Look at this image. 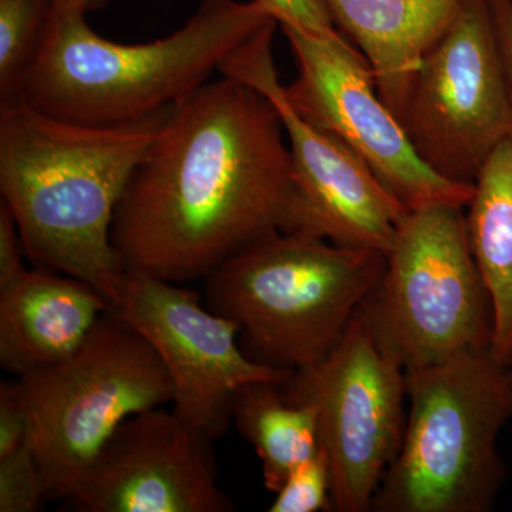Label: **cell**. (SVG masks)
Returning a JSON list of instances; mask_svg holds the SVG:
<instances>
[{
	"mask_svg": "<svg viewBox=\"0 0 512 512\" xmlns=\"http://www.w3.org/2000/svg\"><path fill=\"white\" fill-rule=\"evenodd\" d=\"M278 26H268L239 47L220 73L264 94L281 116L295 183L291 232L386 255L409 210L348 146L292 106L272 56Z\"/></svg>",
	"mask_w": 512,
	"mask_h": 512,
	"instance_id": "10",
	"label": "cell"
},
{
	"mask_svg": "<svg viewBox=\"0 0 512 512\" xmlns=\"http://www.w3.org/2000/svg\"><path fill=\"white\" fill-rule=\"evenodd\" d=\"M282 387L289 399L318 412L320 444L332 473V510L370 511L402 448L406 372L384 355L357 313L328 356L293 372Z\"/></svg>",
	"mask_w": 512,
	"mask_h": 512,
	"instance_id": "9",
	"label": "cell"
},
{
	"mask_svg": "<svg viewBox=\"0 0 512 512\" xmlns=\"http://www.w3.org/2000/svg\"><path fill=\"white\" fill-rule=\"evenodd\" d=\"M111 311L153 346L173 386V412L208 440L227 433L241 387L293 375L249 359L237 323L202 306L183 285L126 274Z\"/></svg>",
	"mask_w": 512,
	"mask_h": 512,
	"instance_id": "12",
	"label": "cell"
},
{
	"mask_svg": "<svg viewBox=\"0 0 512 512\" xmlns=\"http://www.w3.org/2000/svg\"><path fill=\"white\" fill-rule=\"evenodd\" d=\"M30 421L16 393L15 383L0 384V457L8 456L30 440Z\"/></svg>",
	"mask_w": 512,
	"mask_h": 512,
	"instance_id": "22",
	"label": "cell"
},
{
	"mask_svg": "<svg viewBox=\"0 0 512 512\" xmlns=\"http://www.w3.org/2000/svg\"><path fill=\"white\" fill-rule=\"evenodd\" d=\"M26 256L18 224L8 205L0 204V291L15 284L28 271L23 265Z\"/></svg>",
	"mask_w": 512,
	"mask_h": 512,
	"instance_id": "23",
	"label": "cell"
},
{
	"mask_svg": "<svg viewBox=\"0 0 512 512\" xmlns=\"http://www.w3.org/2000/svg\"><path fill=\"white\" fill-rule=\"evenodd\" d=\"M336 28L365 57L384 103L400 117L424 57L464 0H323Z\"/></svg>",
	"mask_w": 512,
	"mask_h": 512,
	"instance_id": "15",
	"label": "cell"
},
{
	"mask_svg": "<svg viewBox=\"0 0 512 512\" xmlns=\"http://www.w3.org/2000/svg\"><path fill=\"white\" fill-rule=\"evenodd\" d=\"M359 313L404 372L491 349L493 306L468 242L464 205L431 202L406 212L382 281Z\"/></svg>",
	"mask_w": 512,
	"mask_h": 512,
	"instance_id": "6",
	"label": "cell"
},
{
	"mask_svg": "<svg viewBox=\"0 0 512 512\" xmlns=\"http://www.w3.org/2000/svg\"><path fill=\"white\" fill-rule=\"evenodd\" d=\"M512 107V0H488Z\"/></svg>",
	"mask_w": 512,
	"mask_h": 512,
	"instance_id": "24",
	"label": "cell"
},
{
	"mask_svg": "<svg viewBox=\"0 0 512 512\" xmlns=\"http://www.w3.org/2000/svg\"><path fill=\"white\" fill-rule=\"evenodd\" d=\"M269 512H318L332 510V473L328 456L320 448L311 460L295 468L286 478Z\"/></svg>",
	"mask_w": 512,
	"mask_h": 512,
	"instance_id": "20",
	"label": "cell"
},
{
	"mask_svg": "<svg viewBox=\"0 0 512 512\" xmlns=\"http://www.w3.org/2000/svg\"><path fill=\"white\" fill-rule=\"evenodd\" d=\"M69 501L83 512L234 510L218 485L211 440L160 407L114 431Z\"/></svg>",
	"mask_w": 512,
	"mask_h": 512,
	"instance_id": "13",
	"label": "cell"
},
{
	"mask_svg": "<svg viewBox=\"0 0 512 512\" xmlns=\"http://www.w3.org/2000/svg\"><path fill=\"white\" fill-rule=\"evenodd\" d=\"M56 0H0V104L18 96L45 49Z\"/></svg>",
	"mask_w": 512,
	"mask_h": 512,
	"instance_id": "18",
	"label": "cell"
},
{
	"mask_svg": "<svg viewBox=\"0 0 512 512\" xmlns=\"http://www.w3.org/2000/svg\"><path fill=\"white\" fill-rule=\"evenodd\" d=\"M86 15L79 0H56L45 49L13 101L87 126L136 123L190 97L239 47L279 23L256 0H202L177 32L124 45L97 35Z\"/></svg>",
	"mask_w": 512,
	"mask_h": 512,
	"instance_id": "3",
	"label": "cell"
},
{
	"mask_svg": "<svg viewBox=\"0 0 512 512\" xmlns=\"http://www.w3.org/2000/svg\"><path fill=\"white\" fill-rule=\"evenodd\" d=\"M110 309L109 299L80 279L28 269L0 291V365L19 377L62 362Z\"/></svg>",
	"mask_w": 512,
	"mask_h": 512,
	"instance_id": "14",
	"label": "cell"
},
{
	"mask_svg": "<svg viewBox=\"0 0 512 512\" xmlns=\"http://www.w3.org/2000/svg\"><path fill=\"white\" fill-rule=\"evenodd\" d=\"M421 160L451 183L473 185L512 136L510 94L488 0H464L424 57L399 117Z\"/></svg>",
	"mask_w": 512,
	"mask_h": 512,
	"instance_id": "8",
	"label": "cell"
},
{
	"mask_svg": "<svg viewBox=\"0 0 512 512\" xmlns=\"http://www.w3.org/2000/svg\"><path fill=\"white\" fill-rule=\"evenodd\" d=\"M293 197L291 151L274 104L222 76L168 113L128 181L111 242L126 274L184 285L291 232Z\"/></svg>",
	"mask_w": 512,
	"mask_h": 512,
	"instance_id": "1",
	"label": "cell"
},
{
	"mask_svg": "<svg viewBox=\"0 0 512 512\" xmlns=\"http://www.w3.org/2000/svg\"><path fill=\"white\" fill-rule=\"evenodd\" d=\"M80 5L86 9V12H93V10L101 9L109 3V0H79Z\"/></svg>",
	"mask_w": 512,
	"mask_h": 512,
	"instance_id": "25",
	"label": "cell"
},
{
	"mask_svg": "<svg viewBox=\"0 0 512 512\" xmlns=\"http://www.w3.org/2000/svg\"><path fill=\"white\" fill-rule=\"evenodd\" d=\"M402 448L370 511L488 512L505 480L497 443L512 417L511 367L491 349L406 372Z\"/></svg>",
	"mask_w": 512,
	"mask_h": 512,
	"instance_id": "5",
	"label": "cell"
},
{
	"mask_svg": "<svg viewBox=\"0 0 512 512\" xmlns=\"http://www.w3.org/2000/svg\"><path fill=\"white\" fill-rule=\"evenodd\" d=\"M466 227L493 306L491 353L512 366V136L495 147L473 184Z\"/></svg>",
	"mask_w": 512,
	"mask_h": 512,
	"instance_id": "16",
	"label": "cell"
},
{
	"mask_svg": "<svg viewBox=\"0 0 512 512\" xmlns=\"http://www.w3.org/2000/svg\"><path fill=\"white\" fill-rule=\"evenodd\" d=\"M271 12L279 26L305 30L322 37L343 36L323 0H256Z\"/></svg>",
	"mask_w": 512,
	"mask_h": 512,
	"instance_id": "21",
	"label": "cell"
},
{
	"mask_svg": "<svg viewBox=\"0 0 512 512\" xmlns=\"http://www.w3.org/2000/svg\"><path fill=\"white\" fill-rule=\"evenodd\" d=\"M171 109L87 126L22 101L0 104V192L33 265L80 279L116 305L126 271L111 242L114 217Z\"/></svg>",
	"mask_w": 512,
	"mask_h": 512,
	"instance_id": "2",
	"label": "cell"
},
{
	"mask_svg": "<svg viewBox=\"0 0 512 512\" xmlns=\"http://www.w3.org/2000/svg\"><path fill=\"white\" fill-rule=\"evenodd\" d=\"M279 28L298 69L286 97L303 119L348 146L407 210L431 202L466 207L473 185L451 183L421 160L365 57L345 36Z\"/></svg>",
	"mask_w": 512,
	"mask_h": 512,
	"instance_id": "11",
	"label": "cell"
},
{
	"mask_svg": "<svg viewBox=\"0 0 512 512\" xmlns=\"http://www.w3.org/2000/svg\"><path fill=\"white\" fill-rule=\"evenodd\" d=\"M49 500L32 440L0 457V512H35Z\"/></svg>",
	"mask_w": 512,
	"mask_h": 512,
	"instance_id": "19",
	"label": "cell"
},
{
	"mask_svg": "<svg viewBox=\"0 0 512 512\" xmlns=\"http://www.w3.org/2000/svg\"><path fill=\"white\" fill-rule=\"evenodd\" d=\"M49 500L73 497L124 421L173 400L156 350L113 311L72 356L18 377Z\"/></svg>",
	"mask_w": 512,
	"mask_h": 512,
	"instance_id": "7",
	"label": "cell"
},
{
	"mask_svg": "<svg viewBox=\"0 0 512 512\" xmlns=\"http://www.w3.org/2000/svg\"><path fill=\"white\" fill-rule=\"evenodd\" d=\"M511 375H512V366H511Z\"/></svg>",
	"mask_w": 512,
	"mask_h": 512,
	"instance_id": "26",
	"label": "cell"
},
{
	"mask_svg": "<svg viewBox=\"0 0 512 512\" xmlns=\"http://www.w3.org/2000/svg\"><path fill=\"white\" fill-rule=\"evenodd\" d=\"M384 269L383 252L279 232L205 276L207 306L237 323L249 359L296 372L338 345Z\"/></svg>",
	"mask_w": 512,
	"mask_h": 512,
	"instance_id": "4",
	"label": "cell"
},
{
	"mask_svg": "<svg viewBox=\"0 0 512 512\" xmlns=\"http://www.w3.org/2000/svg\"><path fill=\"white\" fill-rule=\"evenodd\" d=\"M282 384H245L232 409V421L261 460L266 490L275 494L296 467L322 448L315 407L289 399Z\"/></svg>",
	"mask_w": 512,
	"mask_h": 512,
	"instance_id": "17",
	"label": "cell"
}]
</instances>
